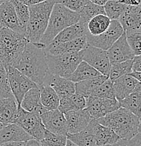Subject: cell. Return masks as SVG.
<instances>
[{"label":"cell","mask_w":141,"mask_h":146,"mask_svg":"<svg viewBox=\"0 0 141 146\" xmlns=\"http://www.w3.org/2000/svg\"><path fill=\"white\" fill-rule=\"evenodd\" d=\"M1 27H2V26H1V24H0V30H1Z\"/></svg>","instance_id":"57"},{"label":"cell","mask_w":141,"mask_h":146,"mask_svg":"<svg viewBox=\"0 0 141 146\" xmlns=\"http://www.w3.org/2000/svg\"><path fill=\"white\" fill-rule=\"evenodd\" d=\"M106 51L110 63L131 60L136 56L127 42L125 32Z\"/></svg>","instance_id":"12"},{"label":"cell","mask_w":141,"mask_h":146,"mask_svg":"<svg viewBox=\"0 0 141 146\" xmlns=\"http://www.w3.org/2000/svg\"><path fill=\"white\" fill-rule=\"evenodd\" d=\"M120 103L116 98H103L88 97L86 98L85 109L91 117L95 119L103 117L107 114L119 109Z\"/></svg>","instance_id":"10"},{"label":"cell","mask_w":141,"mask_h":146,"mask_svg":"<svg viewBox=\"0 0 141 146\" xmlns=\"http://www.w3.org/2000/svg\"><path fill=\"white\" fill-rule=\"evenodd\" d=\"M136 1H138V4H140V5H141V0H136Z\"/></svg>","instance_id":"54"},{"label":"cell","mask_w":141,"mask_h":146,"mask_svg":"<svg viewBox=\"0 0 141 146\" xmlns=\"http://www.w3.org/2000/svg\"><path fill=\"white\" fill-rule=\"evenodd\" d=\"M25 146H40V143L37 140L32 138V139L29 140L28 141H27Z\"/></svg>","instance_id":"47"},{"label":"cell","mask_w":141,"mask_h":146,"mask_svg":"<svg viewBox=\"0 0 141 146\" xmlns=\"http://www.w3.org/2000/svg\"><path fill=\"white\" fill-rule=\"evenodd\" d=\"M67 139V136L56 134L46 129L43 138L39 143L40 146H66Z\"/></svg>","instance_id":"37"},{"label":"cell","mask_w":141,"mask_h":146,"mask_svg":"<svg viewBox=\"0 0 141 146\" xmlns=\"http://www.w3.org/2000/svg\"><path fill=\"white\" fill-rule=\"evenodd\" d=\"M0 24L2 27L25 35L19 25L14 6L10 0L0 4Z\"/></svg>","instance_id":"17"},{"label":"cell","mask_w":141,"mask_h":146,"mask_svg":"<svg viewBox=\"0 0 141 146\" xmlns=\"http://www.w3.org/2000/svg\"><path fill=\"white\" fill-rule=\"evenodd\" d=\"M118 21L124 32L141 30V5H126Z\"/></svg>","instance_id":"16"},{"label":"cell","mask_w":141,"mask_h":146,"mask_svg":"<svg viewBox=\"0 0 141 146\" xmlns=\"http://www.w3.org/2000/svg\"><path fill=\"white\" fill-rule=\"evenodd\" d=\"M108 78V76L101 74L79 82L75 83V93L82 95L85 98L90 97L93 91Z\"/></svg>","instance_id":"26"},{"label":"cell","mask_w":141,"mask_h":146,"mask_svg":"<svg viewBox=\"0 0 141 146\" xmlns=\"http://www.w3.org/2000/svg\"><path fill=\"white\" fill-rule=\"evenodd\" d=\"M44 48V46L39 42H28L14 67L39 86L43 84L45 74L48 71Z\"/></svg>","instance_id":"1"},{"label":"cell","mask_w":141,"mask_h":146,"mask_svg":"<svg viewBox=\"0 0 141 146\" xmlns=\"http://www.w3.org/2000/svg\"><path fill=\"white\" fill-rule=\"evenodd\" d=\"M13 96L6 70L0 71V98H11Z\"/></svg>","instance_id":"39"},{"label":"cell","mask_w":141,"mask_h":146,"mask_svg":"<svg viewBox=\"0 0 141 146\" xmlns=\"http://www.w3.org/2000/svg\"><path fill=\"white\" fill-rule=\"evenodd\" d=\"M126 146H141V135L138 133L131 139L127 141Z\"/></svg>","instance_id":"42"},{"label":"cell","mask_w":141,"mask_h":146,"mask_svg":"<svg viewBox=\"0 0 141 146\" xmlns=\"http://www.w3.org/2000/svg\"><path fill=\"white\" fill-rule=\"evenodd\" d=\"M79 20L80 16L78 13L68 9L59 3H55L46 31L39 42L46 48L60 31L77 23Z\"/></svg>","instance_id":"5"},{"label":"cell","mask_w":141,"mask_h":146,"mask_svg":"<svg viewBox=\"0 0 141 146\" xmlns=\"http://www.w3.org/2000/svg\"><path fill=\"white\" fill-rule=\"evenodd\" d=\"M18 113V104L14 97L0 98V123L4 126L14 124Z\"/></svg>","instance_id":"24"},{"label":"cell","mask_w":141,"mask_h":146,"mask_svg":"<svg viewBox=\"0 0 141 146\" xmlns=\"http://www.w3.org/2000/svg\"><path fill=\"white\" fill-rule=\"evenodd\" d=\"M41 119L47 131L56 134L68 136L64 113L60 112L58 109L46 111L41 115Z\"/></svg>","instance_id":"13"},{"label":"cell","mask_w":141,"mask_h":146,"mask_svg":"<svg viewBox=\"0 0 141 146\" xmlns=\"http://www.w3.org/2000/svg\"><path fill=\"white\" fill-rule=\"evenodd\" d=\"M78 13L80 16L79 21L86 25L89 20L94 16L99 14H105V12L103 6L94 4L89 1Z\"/></svg>","instance_id":"33"},{"label":"cell","mask_w":141,"mask_h":146,"mask_svg":"<svg viewBox=\"0 0 141 146\" xmlns=\"http://www.w3.org/2000/svg\"><path fill=\"white\" fill-rule=\"evenodd\" d=\"M89 1V0H56V3H59L77 13H79Z\"/></svg>","instance_id":"40"},{"label":"cell","mask_w":141,"mask_h":146,"mask_svg":"<svg viewBox=\"0 0 141 146\" xmlns=\"http://www.w3.org/2000/svg\"><path fill=\"white\" fill-rule=\"evenodd\" d=\"M5 70L8 75L11 90L17 102L18 106H20L24 95L30 89L39 87V86L13 67H9Z\"/></svg>","instance_id":"8"},{"label":"cell","mask_w":141,"mask_h":146,"mask_svg":"<svg viewBox=\"0 0 141 146\" xmlns=\"http://www.w3.org/2000/svg\"><path fill=\"white\" fill-rule=\"evenodd\" d=\"M97 121L111 129L121 139L128 141L138 133L139 117L122 107L98 119Z\"/></svg>","instance_id":"2"},{"label":"cell","mask_w":141,"mask_h":146,"mask_svg":"<svg viewBox=\"0 0 141 146\" xmlns=\"http://www.w3.org/2000/svg\"><path fill=\"white\" fill-rule=\"evenodd\" d=\"M40 100L42 106L47 110H53L58 108L60 98L54 89L47 85L39 86Z\"/></svg>","instance_id":"29"},{"label":"cell","mask_w":141,"mask_h":146,"mask_svg":"<svg viewBox=\"0 0 141 146\" xmlns=\"http://www.w3.org/2000/svg\"><path fill=\"white\" fill-rule=\"evenodd\" d=\"M32 138L23 129L16 124L5 125L0 130V145L9 142H26Z\"/></svg>","instance_id":"19"},{"label":"cell","mask_w":141,"mask_h":146,"mask_svg":"<svg viewBox=\"0 0 141 146\" xmlns=\"http://www.w3.org/2000/svg\"><path fill=\"white\" fill-rule=\"evenodd\" d=\"M90 124L93 129L96 146L115 143L121 139L114 131L100 124L97 119H92Z\"/></svg>","instance_id":"20"},{"label":"cell","mask_w":141,"mask_h":146,"mask_svg":"<svg viewBox=\"0 0 141 146\" xmlns=\"http://www.w3.org/2000/svg\"><path fill=\"white\" fill-rule=\"evenodd\" d=\"M56 0H45L28 7L29 19L25 38L32 43H38L48 26V21Z\"/></svg>","instance_id":"3"},{"label":"cell","mask_w":141,"mask_h":146,"mask_svg":"<svg viewBox=\"0 0 141 146\" xmlns=\"http://www.w3.org/2000/svg\"><path fill=\"white\" fill-rule=\"evenodd\" d=\"M111 23L105 14H99L94 16L86 24V33L92 36H98L107 30Z\"/></svg>","instance_id":"27"},{"label":"cell","mask_w":141,"mask_h":146,"mask_svg":"<svg viewBox=\"0 0 141 146\" xmlns=\"http://www.w3.org/2000/svg\"><path fill=\"white\" fill-rule=\"evenodd\" d=\"M132 66H133V59L120 62V63H111L108 78L114 82L123 75L130 74L133 72Z\"/></svg>","instance_id":"32"},{"label":"cell","mask_w":141,"mask_h":146,"mask_svg":"<svg viewBox=\"0 0 141 146\" xmlns=\"http://www.w3.org/2000/svg\"><path fill=\"white\" fill-rule=\"evenodd\" d=\"M28 42L24 35L7 27H1L0 30V60L4 69L10 66L14 68Z\"/></svg>","instance_id":"4"},{"label":"cell","mask_w":141,"mask_h":146,"mask_svg":"<svg viewBox=\"0 0 141 146\" xmlns=\"http://www.w3.org/2000/svg\"><path fill=\"white\" fill-rule=\"evenodd\" d=\"M64 115L69 134H74L84 130L93 119L85 108L68 111L64 113Z\"/></svg>","instance_id":"15"},{"label":"cell","mask_w":141,"mask_h":146,"mask_svg":"<svg viewBox=\"0 0 141 146\" xmlns=\"http://www.w3.org/2000/svg\"><path fill=\"white\" fill-rule=\"evenodd\" d=\"M85 106L86 98L82 95L75 93L70 96L60 99V103L58 109L63 113H66L68 111L84 109Z\"/></svg>","instance_id":"28"},{"label":"cell","mask_w":141,"mask_h":146,"mask_svg":"<svg viewBox=\"0 0 141 146\" xmlns=\"http://www.w3.org/2000/svg\"><path fill=\"white\" fill-rule=\"evenodd\" d=\"M124 33L122 25L118 20L111 21L107 30L98 36H92L86 33V41L89 45L107 51Z\"/></svg>","instance_id":"9"},{"label":"cell","mask_w":141,"mask_h":146,"mask_svg":"<svg viewBox=\"0 0 141 146\" xmlns=\"http://www.w3.org/2000/svg\"><path fill=\"white\" fill-rule=\"evenodd\" d=\"M84 50L60 55H46L48 70L51 74L68 79L83 60Z\"/></svg>","instance_id":"6"},{"label":"cell","mask_w":141,"mask_h":146,"mask_svg":"<svg viewBox=\"0 0 141 146\" xmlns=\"http://www.w3.org/2000/svg\"><path fill=\"white\" fill-rule=\"evenodd\" d=\"M105 15L111 21L118 20L125 10L126 5L115 0H108L104 4Z\"/></svg>","instance_id":"34"},{"label":"cell","mask_w":141,"mask_h":146,"mask_svg":"<svg viewBox=\"0 0 141 146\" xmlns=\"http://www.w3.org/2000/svg\"><path fill=\"white\" fill-rule=\"evenodd\" d=\"M138 81L131 74H125L113 82L114 90L116 99L120 102L125 98L138 84Z\"/></svg>","instance_id":"23"},{"label":"cell","mask_w":141,"mask_h":146,"mask_svg":"<svg viewBox=\"0 0 141 146\" xmlns=\"http://www.w3.org/2000/svg\"><path fill=\"white\" fill-rule=\"evenodd\" d=\"M101 74V72H98L91 65L82 60L79 64L73 73L68 79L75 83H77V82L84 81L92 77H97Z\"/></svg>","instance_id":"30"},{"label":"cell","mask_w":141,"mask_h":146,"mask_svg":"<svg viewBox=\"0 0 141 146\" xmlns=\"http://www.w3.org/2000/svg\"><path fill=\"white\" fill-rule=\"evenodd\" d=\"M13 4L19 20V25L23 32L25 35L27 24L29 19V9L28 6L25 5L18 0H10Z\"/></svg>","instance_id":"36"},{"label":"cell","mask_w":141,"mask_h":146,"mask_svg":"<svg viewBox=\"0 0 141 146\" xmlns=\"http://www.w3.org/2000/svg\"><path fill=\"white\" fill-rule=\"evenodd\" d=\"M66 146H77V145H75L74 143H72L70 140L67 139V142H66Z\"/></svg>","instance_id":"50"},{"label":"cell","mask_w":141,"mask_h":146,"mask_svg":"<svg viewBox=\"0 0 141 146\" xmlns=\"http://www.w3.org/2000/svg\"><path fill=\"white\" fill-rule=\"evenodd\" d=\"M27 141H22V142H9L3 143L0 146H25Z\"/></svg>","instance_id":"44"},{"label":"cell","mask_w":141,"mask_h":146,"mask_svg":"<svg viewBox=\"0 0 141 146\" xmlns=\"http://www.w3.org/2000/svg\"><path fill=\"white\" fill-rule=\"evenodd\" d=\"M126 140L124 139H120L119 141H118L117 142L115 143L112 144H107V145H104L101 146H126Z\"/></svg>","instance_id":"45"},{"label":"cell","mask_w":141,"mask_h":146,"mask_svg":"<svg viewBox=\"0 0 141 146\" xmlns=\"http://www.w3.org/2000/svg\"><path fill=\"white\" fill-rule=\"evenodd\" d=\"M121 107L139 117L141 114V84L138 82L135 89L125 98L121 100Z\"/></svg>","instance_id":"25"},{"label":"cell","mask_w":141,"mask_h":146,"mask_svg":"<svg viewBox=\"0 0 141 146\" xmlns=\"http://www.w3.org/2000/svg\"><path fill=\"white\" fill-rule=\"evenodd\" d=\"M138 133H140L141 135V124L139 125V127H138Z\"/></svg>","instance_id":"52"},{"label":"cell","mask_w":141,"mask_h":146,"mask_svg":"<svg viewBox=\"0 0 141 146\" xmlns=\"http://www.w3.org/2000/svg\"><path fill=\"white\" fill-rule=\"evenodd\" d=\"M91 2L94 3V4H99V5H102L104 6V4L107 2L108 0H89Z\"/></svg>","instance_id":"49"},{"label":"cell","mask_w":141,"mask_h":146,"mask_svg":"<svg viewBox=\"0 0 141 146\" xmlns=\"http://www.w3.org/2000/svg\"><path fill=\"white\" fill-rule=\"evenodd\" d=\"M18 1H21V3L28 6V7H30V6L34 5V4H38V3L42 2V1H45V0H18Z\"/></svg>","instance_id":"43"},{"label":"cell","mask_w":141,"mask_h":146,"mask_svg":"<svg viewBox=\"0 0 141 146\" xmlns=\"http://www.w3.org/2000/svg\"><path fill=\"white\" fill-rule=\"evenodd\" d=\"M139 120H140V124H141V114L140 115V116H139Z\"/></svg>","instance_id":"56"},{"label":"cell","mask_w":141,"mask_h":146,"mask_svg":"<svg viewBox=\"0 0 141 146\" xmlns=\"http://www.w3.org/2000/svg\"><path fill=\"white\" fill-rule=\"evenodd\" d=\"M4 70H5V69H4V65H3V64L1 61V60H0V71Z\"/></svg>","instance_id":"51"},{"label":"cell","mask_w":141,"mask_h":146,"mask_svg":"<svg viewBox=\"0 0 141 146\" xmlns=\"http://www.w3.org/2000/svg\"><path fill=\"white\" fill-rule=\"evenodd\" d=\"M127 42L135 56L141 55V30L125 32Z\"/></svg>","instance_id":"38"},{"label":"cell","mask_w":141,"mask_h":146,"mask_svg":"<svg viewBox=\"0 0 141 146\" xmlns=\"http://www.w3.org/2000/svg\"><path fill=\"white\" fill-rule=\"evenodd\" d=\"M86 25L79 21L77 23L66 27L64 30L60 31L46 48L54 46L59 44L64 43V42L73 40L77 38L81 37V36L86 35Z\"/></svg>","instance_id":"18"},{"label":"cell","mask_w":141,"mask_h":146,"mask_svg":"<svg viewBox=\"0 0 141 146\" xmlns=\"http://www.w3.org/2000/svg\"><path fill=\"white\" fill-rule=\"evenodd\" d=\"M132 70L133 72H141V55L136 56L133 58Z\"/></svg>","instance_id":"41"},{"label":"cell","mask_w":141,"mask_h":146,"mask_svg":"<svg viewBox=\"0 0 141 146\" xmlns=\"http://www.w3.org/2000/svg\"><path fill=\"white\" fill-rule=\"evenodd\" d=\"M14 124L24 129L34 139L41 141L46 129L42 121L40 115L30 112L18 106V113Z\"/></svg>","instance_id":"7"},{"label":"cell","mask_w":141,"mask_h":146,"mask_svg":"<svg viewBox=\"0 0 141 146\" xmlns=\"http://www.w3.org/2000/svg\"><path fill=\"white\" fill-rule=\"evenodd\" d=\"M3 127H4V125H3V124H1V123H0V130H1V128H2Z\"/></svg>","instance_id":"55"},{"label":"cell","mask_w":141,"mask_h":146,"mask_svg":"<svg viewBox=\"0 0 141 146\" xmlns=\"http://www.w3.org/2000/svg\"><path fill=\"white\" fill-rule=\"evenodd\" d=\"M130 74L133 76L134 78H136L141 84V72H133V71Z\"/></svg>","instance_id":"48"},{"label":"cell","mask_w":141,"mask_h":146,"mask_svg":"<svg viewBox=\"0 0 141 146\" xmlns=\"http://www.w3.org/2000/svg\"><path fill=\"white\" fill-rule=\"evenodd\" d=\"M115 1H120L121 0H115Z\"/></svg>","instance_id":"58"},{"label":"cell","mask_w":141,"mask_h":146,"mask_svg":"<svg viewBox=\"0 0 141 146\" xmlns=\"http://www.w3.org/2000/svg\"><path fill=\"white\" fill-rule=\"evenodd\" d=\"M6 1H7V0H0V4H2V3L5 2Z\"/></svg>","instance_id":"53"},{"label":"cell","mask_w":141,"mask_h":146,"mask_svg":"<svg viewBox=\"0 0 141 146\" xmlns=\"http://www.w3.org/2000/svg\"><path fill=\"white\" fill-rule=\"evenodd\" d=\"M67 138L77 146H96L93 129L90 123L84 130L79 133H68Z\"/></svg>","instance_id":"31"},{"label":"cell","mask_w":141,"mask_h":146,"mask_svg":"<svg viewBox=\"0 0 141 146\" xmlns=\"http://www.w3.org/2000/svg\"><path fill=\"white\" fill-rule=\"evenodd\" d=\"M90 97L103 98H116L114 90L113 82L107 78L93 91Z\"/></svg>","instance_id":"35"},{"label":"cell","mask_w":141,"mask_h":146,"mask_svg":"<svg viewBox=\"0 0 141 146\" xmlns=\"http://www.w3.org/2000/svg\"><path fill=\"white\" fill-rule=\"evenodd\" d=\"M83 60L91 65L101 74L108 76L111 63L106 51L88 44L84 49Z\"/></svg>","instance_id":"11"},{"label":"cell","mask_w":141,"mask_h":146,"mask_svg":"<svg viewBox=\"0 0 141 146\" xmlns=\"http://www.w3.org/2000/svg\"><path fill=\"white\" fill-rule=\"evenodd\" d=\"M87 45L86 35H84L69 42L59 44L54 46L46 48H44V51L46 55L56 56V55L67 54V53L80 51L84 50L87 46Z\"/></svg>","instance_id":"21"},{"label":"cell","mask_w":141,"mask_h":146,"mask_svg":"<svg viewBox=\"0 0 141 146\" xmlns=\"http://www.w3.org/2000/svg\"><path fill=\"white\" fill-rule=\"evenodd\" d=\"M119 2L127 6H136L138 5V3L136 0H121Z\"/></svg>","instance_id":"46"},{"label":"cell","mask_w":141,"mask_h":146,"mask_svg":"<svg viewBox=\"0 0 141 146\" xmlns=\"http://www.w3.org/2000/svg\"><path fill=\"white\" fill-rule=\"evenodd\" d=\"M20 106L28 112L37 114L40 116L48 111L41 103L40 89L39 87L30 89L24 95Z\"/></svg>","instance_id":"22"},{"label":"cell","mask_w":141,"mask_h":146,"mask_svg":"<svg viewBox=\"0 0 141 146\" xmlns=\"http://www.w3.org/2000/svg\"><path fill=\"white\" fill-rule=\"evenodd\" d=\"M42 85H47L53 88L60 99L70 96L75 93V82L56 74H51L48 70L45 74Z\"/></svg>","instance_id":"14"}]
</instances>
